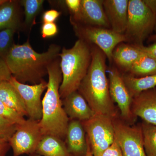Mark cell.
Masks as SVG:
<instances>
[{"instance_id": "cell-1", "label": "cell", "mask_w": 156, "mask_h": 156, "mask_svg": "<svg viewBox=\"0 0 156 156\" xmlns=\"http://www.w3.org/2000/svg\"><path fill=\"white\" fill-rule=\"evenodd\" d=\"M92 51L91 64L78 92L95 114L104 115L115 119L118 118V111L110 94L106 76V55L95 45Z\"/></svg>"}, {"instance_id": "cell-2", "label": "cell", "mask_w": 156, "mask_h": 156, "mask_svg": "<svg viewBox=\"0 0 156 156\" xmlns=\"http://www.w3.org/2000/svg\"><path fill=\"white\" fill-rule=\"evenodd\" d=\"M61 48L51 44L46 52L38 53L29 41L21 45L14 44L5 60L11 74L18 82L38 84L48 74V66L59 57Z\"/></svg>"}, {"instance_id": "cell-3", "label": "cell", "mask_w": 156, "mask_h": 156, "mask_svg": "<svg viewBox=\"0 0 156 156\" xmlns=\"http://www.w3.org/2000/svg\"><path fill=\"white\" fill-rule=\"evenodd\" d=\"M48 74L47 91L42 99V116L39 125L44 135H52L63 140L69 119L59 94L62 77L58 57L48 66Z\"/></svg>"}, {"instance_id": "cell-4", "label": "cell", "mask_w": 156, "mask_h": 156, "mask_svg": "<svg viewBox=\"0 0 156 156\" xmlns=\"http://www.w3.org/2000/svg\"><path fill=\"white\" fill-rule=\"evenodd\" d=\"M92 48L79 39L72 48H63L59 54L62 81L59 92L62 99L77 91L87 75L92 60Z\"/></svg>"}, {"instance_id": "cell-5", "label": "cell", "mask_w": 156, "mask_h": 156, "mask_svg": "<svg viewBox=\"0 0 156 156\" xmlns=\"http://www.w3.org/2000/svg\"><path fill=\"white\" fill-rule=\"evenodd\" d=\"M156 16L144 0H129L128 21L125 35L128 42L142 43L155 27Z\"/></svg>"}, {"instance_id": "cell-6", "label": "cell", "mask_w": 156, "mask_h": 156, "mask_svg": "<svg viewBox=\"0 0 156 156\" xmlns=\"http://www.w3.org/2000/svg\"><path fill=\"white\" fill-rule=\"evenodd\" d=\"M79 39L98 47L106 55L108 61H112V53L118 45L128 39L125 34H118L111 29L85 25L71 21Z\"/></svg>"}, {"instance_id": "cell-7", "label": "cell", "mask_w": 156, "mask_h": 156, "mask_svg": "<svg viewBox=\"0 0 156 156\" xmlns=\"http://www.w3.org/2000/svg\"><path fill=\"white\" fill-rule=\"evenodd\" d=\"M113 119L104 115H96L82 122L93 156H101L115 140Z\"/></svg>"}, {"instance_id": "cell-8", "label": "cell", "mask_w": 156, "mask_h": 156, "mask_svg": "<svg viewBox=\"0 0 156 156\" xmlns=\"http://www.w3.org/2000/svg\"><path fill=\"white\" fill-rule=\"evenodd\" d=\"M44 136L38 121L29 119L21 125H18L9 140L13 156L36 153L38 145Z\"/></svg>"}, {"instance_id": "cell-9", "label": "cell", "mask_w": 156, "mask_h": 156, "mask_svg": "<svg viewBox=\"0 0 156 156\" xmlns=\"http://www.w3.org/2000/svg\"><path fill=\"white\" fill-rule=\"evenodd\" d=\"M115 140L122 156H147L140 124L131 126L119 118L114 120Z\"/></svg>"}, {"instance_id": "cell-10", "label": "cell", "mask_w": 156, "mask_h": 156, "mask_svg": "<svg viewBox=\"0 0 156 156\" xmlns=\"http://www.w3.org/2000/svg\"><path fill=\"white\" fill-rule=\"evenodd\" d=\"M106 73L108 74L110 94L112 100L119 109L121 120L131 126L136 122L137 117L132 112L133 98L124 82L122 75L114 67L106 69Z\"/></svg>"}, {"instance_id": "cell-11", "label": "cell", "mask_w": 156, "mask_h": 156, "mask_svg": "<svg viewBox=\"0 0 156 156\" xmlns=\"http://www.w3.org/2000/svg\"><path fill=\"white\" fill-rule=\"evenodd\" d=\"M9 82L22 98L29 119L40 121L42 116L41 95L47 89L48 83L44 80L38 84L29 85L18 82L13 76Z\"/></svg>"}, {"instance_id": "cell-12", "label": "cell", "mask_w": 156, "mask_h": 156, "mask_svg": "<svg viewBox=\"0 0 156 156\" xmlns=\"http://www.w3.org/2000/svg\"><path fill=\"white\" fill-rule=\"evenodd\" d=\"M103 0H81L80 10L77 16L70 21L77 23L111 29L104 9Z\"/></svg>"}, {"instance_id": "cell-13", "label": "cell", "mask_w": 156, "mask_h": 156, "mask_svg": "<svg viewBox=\"0 0 156 156\" xmlns=\"http://www.w3.org/2000/svg\"><path fill=\"white\" fill-rule=\"evenodd\" d=\"M131 110L135 116L156 126V89L142 92L133 98Z\"/></svg>"}, {"instance_id": "cell-14", "label": "cell", "mask_w": 156, "mask_h": 156, "mask_svg": "<svg viewBox=\"0 0 156 156\" xmlns=\"http://www.w3.org/2000/svg\"><path fill=\"white\" fill-rule=\"evenodd\" d=\"M128 0H104L103 7L111 29L125 34L128 21Z\"/></svg>"}, {"instance_id": "cell-15", "label": "cell", "mask_w": 156, "mask_h": 156, "mask_svg": "<svg viewBox=\"0 0 156 156\" xmlns=\"http://www.w3.org/2000/svg\"><path fill=\"white\" fill-rule=\"evenodd\" d=\"M82 122L70 120L68 126L65 142L68 150L73 156H86L88 143Z\"/></svg>"}, {"instance_id": "cell-16", "label": "cell", "mask_w": 156, "mask_h": 156, "mask_svg": "<svg viewBox=\"0 0 156 156\" xmlns=\"http://www.w3.org/2000/svg\"><path fill=\"white\" fill-rule=\"evenodd\" d=\"M62 99L65 112L70 120L83 122L90 119L95 115L78 91Z\"/></svg>"}, {"instance_id": "cell-17", "label": "cell", "mask_w": 156, "mask_h": 156, "mask_svg": "<svg viewBox=\"0 0 156 156\" xmlns=\"http://www.w3.org/2000/svg\"><path fill=\"white\" fill-rule=\"evenodd\" d=\"M144 53L137 45L124 43L118 45L112 53V60L121 68L128 71Z\"/></svg>"}, {"instance_id": "cell-18", "label": "cell", "mask_w": 156, "mask_h": 156, "mask_svg": "<svg viewBox=\"0 0 156 156\" xmlns=\"http://www.w3.org/2000/svg\"><path fill=\"white\" fill-rule=\"evenodd\" d=\"M0 101L14 109L23 116H28L22 98L9 81H3L0 83Z\"/></svg>"}, {"instance_id": "cell-19", "label": "cell", "mask_w": 156, "mask_h": 156, "mask_svg": "<svg viewBox=\"0 0 156 156\" xmlns=\"http://www.w3.org/2000/svg\"><path fill=\"white\" fill-rule=\"evenodd\" d=\"M36 153L41 156H73L63 140L52 135H44Z\"/></svg>"}, {"instance_id": "cell-20", "label": "cell", "mask_w": 156, "mask_h": 156, "mask_svg": "<svg viewBox=\"0 0 156 156\" xmlns=\"http://www.w3.org/2000/svg\"><path fill=\"white\" fill-rule=\"evenodd\" d=\"M122 77L132 98L142 92L154 89L156 87V74L141 77L125 74Z\"/></svg>"}, {"instance_id": "cell-21", "label": "cell", "mask_w": 156, "mask_h": 156, "mask_svg": "<svg viewBox=\"0 0 156 156\" xmlns=\"http://www.w3.org/2000/svg\"><path fill=\"white\" fill-rule=\"evenodd\" d=\"M18 5L17 1L7 0L0 6V30H17L19 24Z\"/></svg>"}, {"instance_id": "cell-22", "label": "cell", "mask_w": 156, "mask_h": 156, "mask_svg": "<svg viewBox=\"0 0 156 156\" xmlns=\"http://www.w3.org/2000/svg\"><path fill=\"white\" fill-rule=\"evenodd\" d=\"M128 72L131 75L139 77L155 75L156 59L144 53Z\"/></svg>"}, {"instance_id": "cell-23", "label": "cell", "mask_w": 156, "mask_h": 156, "mask_svg": "<svg viewBox=\"0 0 156 156\" xmlns=\"http://www.w3.org/2000/svg\"><path fill=\"white\" fill-rule=\"evenodd\" d=\"M140 126L147 156H156V126L143 121Z\"/></svg>"}, {"instance_id": "cell-24", "label": "cell", "mask_w": 156, "mask_h": 156, "mask_svg": "<svg viewBox=\"0 0 156 156\" xmlns=\"http://www.w3.org/2000/svg\"><path fill=\"white\" fill-rule=\"evenodd\" d=\"M44 1V0H24L20 1L24 8L25 23L30 25L35 17L41 11Z\"/></svg>"}, {"instance_id": "cell-25", "label": "cell", "mask_w": 156, "mask_h": 156, "mask_svg": "<svg viewBox=\"0 0 156 156\" xmlns=\"http://www.w3.org/2000/svg\"><path fill=\"white\" fill-rule=\"evenodd\" d=\"M15 30L5 29L0 30V57L5 59L13 44Z\"/></svg>"}, {"instance_id": "cell-26", "label": "cell", "mask_w": 156, "mask_h": 156, "mask_svg": "<svg viewBox=\"0 0 156 156\" xmlns=\"http://www.w3.org/2000/svg\"><path fill=\"white\" fill-rule=\"evenodd\" d=\"M0 116L18 126L25 122L24 116L18 112L0 101Z\"/></svg>"}, {"instance_id": "cell-27", "label": "cell", "mask_w": 156, "mask_h": 156, "mask_svg": "<svg viewBox=\"0 0 156 156\" xmlns=\"http://www.w3.org/2000/svg\"><path fill=\"white\" fill-rule=\"evenodd\" d=\"M17 125L0 116V140L9 141L15 132Z\"/></svg>"}, {"instance_id": "cell-28", "label": "cell", "mask_w": 156, "mask_h": 156, "mask_svg": "<svg viewBox=\"0 0 156 156\" xmlns=\"http://www.w3.org/2000/svg\"><path fill=\"white\" fill-rule=\"evenodd\" d=\"M58 31V27L55 23H44L42 26L41 34L44 38L54 36Z\"/></svg>"}, {"instance_id": "cell-29", "label": "cell", "mask_w": 156, "mask_h": 156, "mask_svg": "<svg viewBox=\"0 0 156 156\" xmlns=\"http://www.w3.org/2000/svg\"><path fill=\"white\" fill-rule=\"evenodd\" d=\"M12 77L5 60L0 57V78L4 81H10Z\"/></svg>"}, {"instance_id": "cell-30", "label": "cell", "mask_w": 156, "mask_h": 156, "mask_svg": "<svg viewBox=\"0 0 156 156\" xmlns=\"http://www.w3.org/2000/svg\"><path fill=\"white\" fill-rule=\"evenodd\" d=\"M81 0H66V4L72 14L71 18H75L80 13V10Z\"/></svg>"}, {"instance_id": "cell-31", "label": "cell", "mask_w": 156, "mask_h": 156, "mask_svg": "<svg viewBox=\"0 0 156 156\" xmlns=\"http://www.w3.org/2000/svg\"><path fill=\"white\" fill-rule=\"evenodd\" d=\"M101 156H122L119 144L115 141L102 153Z\"/></svg>"}, {"instance_id": "cell-32", "label": "cell", "mask_w": 156, "mask_h": 156, "mask_svg": "<svg viewBox=\"0 0 156 156\" xmlns=\"http://www.w3.org/2000/svg\"><path fill=\"white\" fill-rule=\"evenodd\" d=\"M60 13L56 10H48L45 11L42 16V20L44 23H54L59 17Z\"/></svg>"}, {"instance_id": "cell-33", "label": "cell", "mask_w": 156, "mask_h": 156, "mask_svg": "<svg viewBox=\"0 0 156 156\" xmlns=\"http://www.w3.org/2000/svg\"><path fill=\"white\" fill-rule=\"evenodd\" d=\"M137 46L144 53L156 59V43L148 46H144L143 45Z\"/></svg>"}, {"instance_id": "cell-34", "label": "cell", "mask_w": 156, "mask_h": 156, "mask_svg": "<svg viewBox=\"0 0 156 156\" xmlns=\"http://www.w3.org/2000/svg\"><path fill=\"white\" fill-rule=\"evenodd\" d=\"M10 147L9 141L0 140V156H5Z\"/></svg>"}, {"instance_id": "cell-35", "label": "cell", "mask_w": 156, "mask_h": 156, "mask_svg": "<svg viewBox=\"0 0 156 156\" xmlns=\"http://www.w3.org/2000/svg\"><path fill=\"white\" fill-rule=\"evenodd\" d=\"M144 1L156 16V0H144Z\"/></svg>"}, {"instance_id": "cell-36", "label": "cell", "mask_w": 156, "mask_h": 156, "mask_svg": "<svg viewBox=\"0 0 156 156\" xmlns=\"http://www.w3.org/2000/svg\"><path fill=\"white\" fill-rule=\"evenodd\" d=\"M87 140H88V150H87V154H86V156H93V155H92V152H91V148H90V144H89V140H88V139H87Z\"/></svg>"}, {"instance_id": "cell-37", "label": "cell", "mask_w": 156, "mask_h": 156, "mask_svg": "<svg viewBox=\"0 0 156 156\" xmlns=\"http://www.w3.org/2000/svg\"><path fill=\"white\" fill-rule=\"evenodd\" d=\"M150 41L156 43V34L151 36L150 38Z\"/></svg>"}, {"instance_id": "cell-38", "label": "cell", "mask_w": 156, "mask_h": 156, "mask_svg": "<svg viewBox=\"0 0 156 156\" xmlns=\"http://www.w3.org/2000/svg\"><path fill=\"white\" fill-rule=\"evenodd\" d=\"M7 0H0V6L3 4V3L5 2Z\"/></svg>"}, {"instance_id": "cell-39", "label": "cell", "mask_w": 156, "mask_h": 156, "mask_svg": "<svg viewBox=\"0 0 156 156\" xmlns=\"http://www.w3.org/2000/svg\"><path fill=\"white\" fill-rule=\"evenodd\" d=\"M29 156H41L40 155L38 154H37L36 153H35V154H30Z\"/></svg>"}, {"instance_id": "cell-40", "label": "cell", "mask_w": 156, "mask_h": 156, "mask_svg": "<svg viewBox=\"0 0 156 156\" xmlns=\"http://www.w3.org/2000/svg\"><path fill=\"white\" fill-rule=\"evenodd\" d=\"M4 80H2V79H1V78H0V83H2V82Z\"/></svg>"}, {"instance_id": "cell-41", "label": "cell", "mask_w": 156, "mask_h": 156, "mask_svg": "<svg viewBox=\"0 0 156 156\" xmlns=\"http://www.w3.org/2000/svg\"><path fill=\"white\" fill-rule=\"evenodd\" d=\"M155 28H156V26H155Z\"/></svg>"}]
</instances>
